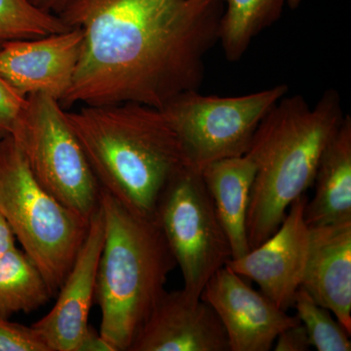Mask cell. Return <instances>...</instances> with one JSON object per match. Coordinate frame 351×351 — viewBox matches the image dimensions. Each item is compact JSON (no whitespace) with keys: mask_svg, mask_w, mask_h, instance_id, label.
<instances>
[{"mask_svg":"<svg viewBox=\"0 0 351 351\" xmlns=\"http://www.w3.org/2000/svg\"><path fill=\"white\" fill-rule=\"evenodd\" d=\"M129 351H230L213 307L188 291H165Z\"/></svg>","mask_w":351,"mask_h":351,"instance_id":"obj_13","label":"cell"},{"mask_svg":"<svg viewBox=\"0 0 351 351\" xmlns=\"http://www.w3.org/2000/svg\"><path fill=\"white\" fill-rule=\"evenodd\" d=\"M315 193L304 216L308 226L351 221V117L346 114L328 143L316 171Z\"/></svg>","mask_w":351,"mask_h":351,"instance_id":"obj_15","label":"cell"},{"mask_svg":"<svg viewBox=\"0 0 351 351\" xmlns=\"http://www.w3.org/2000/svg\"><path fill=\"white\" fill-rule=\"evenodd\" d=\"M66 115L101 191L132 213L154 219L163 189L188 165L163 110L122 103L83 105Z\"/></svg>","mask_w":351,"mask_h":351,"instance_id":"obj_2","label":"cell"},{"mask_svg":"<svg viewBox=\"0 0 351 351\" xmlns=\"http://www.w3.org/2000/svg\"><path fill=\"white\" fill-rule=\"evenodd\" d=\"M288 93L286 84L235 97L191 90L161 110L181 142L186 164L201 171L215 161L245 156L263 117Z\"/></svg>","mask_w":351,"mask_h":351,"instance_id":"obj_7","label":"cell"},{"mask_svg":"<svg viewBox=\"0 0 351 351\" xmlns=\"http://www.w3.org/2000/svg\"><path fill=\"white\" fill-rule=\"evenodd\" d=\"M223 9L225 0H66L58 16L82 29L83 43L60 104L161 110L180 94L199 90Z\"/></svg>","mask_w":351,"mask_h":351,"instance_id":"obj_1","label":"cell"},{"mask_svg":"<svg viewBox=\"0 0 351 351\" xmlns=\"http://www.w3.org/2000/svg\"><path fill=\"white\" fill-rule=\"evenodd\" d=\"M287 0H225L219 43L226 59L239 62L252 41L280 19Z\"/></svg>","mask_w":351,"mask_h":351,"instance_id":"obj_17","label":"cell"},{"mask_svg":"<svg viewBox=\"0 0 351 351\" xmlns=\"http://www.w3.org/2000/svg\"><path fill=\"white\" fill-rule=\"evenodd\" d=\"M307 200L306 193L298 197L269 239L226 265L255 281L261 292L283 311L293 306L304 280L309 247V226L304 216Z\"/></svg>","mask_w":351,"mask_h":351,"instance_id":"obj_9","label":"cell"},{"mask_svg":"<svg viewBox=\"0 0 351 351\" xmlns=\"http://www.w3.org/2000/svg\"><path fill=\"white\" fill-rule=\"evenodd\" d=\"M345 115L339 92L330 88L313 107L302 95H285L263 117L246 154L256 167L246 219L250 250L278 230L290 205L313 186Z\"/></svg>","mask_w":351,"mask_h":351,"instance_id":"obj_3","label":"cell"},{"mask_svg":"<svg viewBox=\"0 0 351 351\" xmlns=\"http://www.w3.org/2000/svg\"><path fill=\"white\" fill-rule=\"evenodd\" d=\"M104 239L105 223L100 206L90 219L86 239L58 291L54 306L32 325L45 339L51 351H77L89 329Z\"/></svg>","mask_w":351,"mask_h":351,"instance_id":"obj_12","label":"cell"},{"mask_svg":"<svg viewBox=\"0 0 351 351\" xmlns=\"http://www.w3.org/2000/svg\"><path fill=\"white\" fill-rule=\"evenodd\" d=\"M105 239L97 274L100 334L113 351H129L177 263L156 219L132 213L101 191Z\"/></svg>","mask_w":351,"mask_h":351,"instance_id":"obj_4","label":"cell"},{"mask_svg":"<svg viewBox=\"0 0 351 351\" xmlns=\"http://www.w3.org/2000/svg\"><path fill=\"white\" fill-rule=\"evenodd\" d=\"M276 343V351H307L311 348L306 328L301 322L281 332Z\"/></svg>","mask_w":351,"mask_h":351,"instance_id":"obj_23","label":"cell"},{"mask_svg":"<svg viewBox=\"0 0 351 351\" xmlns=\"http://www.w3.org/2000/svg\"><path fill=\"white\" fill-rule=\"evenodd\" d=\"M25 103L27 98L20 96L0 76V138L12 136Z\"/></svg>","mask_w":351,"mask_h":351,"instance_id":"obj_22","label":"cell"},{"mask_svg":"<svg viewBox=\"0 0 351 351\" xmlns=\"http://www.w3.org/2000/svg\"><path fill=\"white\" fill-rule=\"evenodd\" d=\"M77 351H113V348L101 336L100 332L95 331L90 326Z\"/></svg>","mask_w":351,"mask_h":351,"instance_id":"obj_24","label":"cell"},{"mask_svg":"<svg viewBox=\"0 0 351 351\" xmlns=\"http://www.w3.org/2000/svg\"><path fill=\"white\" fill-rule=\"evenodd\" d=\"M293 306L300 322L306 328L311 346L318 351L351 350L350 332L302 286L295 293Z\"/></svg>","mask_w":351,"mask_h":351,"instance_id":"obj_20","label":"cell"},{"mask_svg":"<svg viewBox=\"0 0 351 351\" xmlns=\"http://www.w3.org/2000/svg\"><path fill=\"white\" fill-rule=\"evenodd\" d=\"M302 287L351 335V221L309 226Z\"/></svg>","mask_w":351,"mask_h":351,"instance_id":"obj_14","label":"cell"},{"mask_svg":"<svg viewBox=\"0 0 351 351\" xmlns=\"http://www.w3.org/2000/svg\"><path fill=\"white\" fill-rule=\"evenodd\" d=\"M200 298L223 323L230 351H269L281 332L300 323L228 265L215 272Z\"/></svg>","mask_w":351,"mask_h":351,"instance_id":"obj_10","label":"cell"},{"mask_svg":"<svg viewBox=\"0 0 351 351\" xmlns=\"http://www.w3.org/2000/svg\"><path fill=\"white\" fill-rule=\"evenodd\" d=\"M0 212L56 297L86 239L90 219L36 181L12 137L0 138Z\"/></svg>","mask_w":351,"mask_h":351,"instance_id":"obj_5","label":"cell"},{"mask_svg":"<svg viewBox=\"0 0 351 351\" xmlns=\"http://www.w3.org/2000/svg\"><path fill=\"white\" fill-rule=\"evenodd\" d=\"M82 29L0 45V76L20 96H49L61 103L73 83L80 54Z\"/></svg>","mask_w":351,"mask_h":351,"instance_id":"obj_11","label":"cell"},{"mask_svg":"<svg viewBox=\"0 0 351 351\" xmlns=\"http://www.w3.org/2000/svg\"><path fill=\"white\" fill-rule=\"evenodd\" d=\"M52 298L41 272L17 246L0 258V317L29 313Z\"/></svg>","mask_w":351,"mask_h":351,"instance_id":"obj_18","label":"cell"},{"mask_svg":"<svg viewBox=\"0 0 351 351\" xmlns=\"http://www.w3.org/2000/svg\"><path fill=\"white\" fill-rule=\"evenodd\" d=\"M36 181L64 206L90 219L101 206V189L60 101L27 97L12 136Z\"/></svg>","mask_w":351,"mask_h":351,"instance_id":"obj_6","label":"cell"},{"mask_svg":"<svg viewBox=\"0 0 351 351\" xmlns=\"http://www.w3.org/2000/svg\"><path fill=\"white\" fill-rule=\"evenodd\" d=\"M29 1L45 12L58 15L63 9L66 0H29Z\"/></svg>","mask_w":351,"mask_h":351,"instance_id":"obj_26","label":"cell"},{"mask_svg":"<svg viewBox=\"0 0 351 351\" xmlns=\"http://www.w3.org/2000/svg\"><path fill=\"white\" fill-rule=\"evenodd\" d=\"M255 173V164L247 154L215 161L201 170L230 241L232 260L250 251L246 219Z\"/></svg>","mask_w":351,"mask_h":351,"instance_id":"obj_16","label":"cell"},{"mask_svg":"<svg viewBox=\"0 0 351 351\" xmlns=\"http://www.w3.org/2000/svg\"><path fill=\"white\" fill-rule=\"evenodd\" d=\"M0 351H51L38 330L0 317Z\"/></svg>","mask_w":351,"mask_h":351,"instance_id":"obj_21","label":"cell"},{"mask_svg":"<svg viewBox=\"0 0 351 351\" xmlns=\"http://www.w3.org/2000/svg\"><path fill=\"white\" fill-rule=\"evenodd\" d=\"M71 29L56 14L41 10L29 0H0V45L7 41L38 38Z\"/></svg>","mask_w":351,"mask_h":351,"instance_id":"obj_19","label":"cell"},{"mask_svg":"<svg viewBox=\"0 0 351 351\" xmlns=\"http://www.w3.org/2000/svg\"><path fill=\"white\" fill-rule=\"evenodd\" d=\"M154 219L162 230L184 289L200 297L215 272L232 260L230 241L201 171L184 165L163 189Z\"/></svg>","mask_w":351,"mask_h":351,"instance_id":"obj_8","label":"cell"},{"mask_svg":"<svg viewBox=\"0 0 351 351\" xmlns=\"http://www.w3.org/2000/svg\"><path fill=\"white\" fill-rule=\"evenodd\" d=\"M16 237L14 235L5 217L0 212V258L7 252L16 247Z\"/></svg>","mask_w":351,"mask_h":351,"instance_id":"obj_25","label":"cell"},{"mask_svg":"<svg viewBox=\"0 0 351 351\" xmlns=\"http://www.w3.org/2000/svg\"><path fill=\"white\" fill-rule=\"evenodd\" d=\"M302 2H304V0H287V6L294 10V9H297L298 7L301 5Z\"/></svg>","mask_w":351,"mask_h":351,"instance_id":"obj_27","label":"cell"}]
</instances>
